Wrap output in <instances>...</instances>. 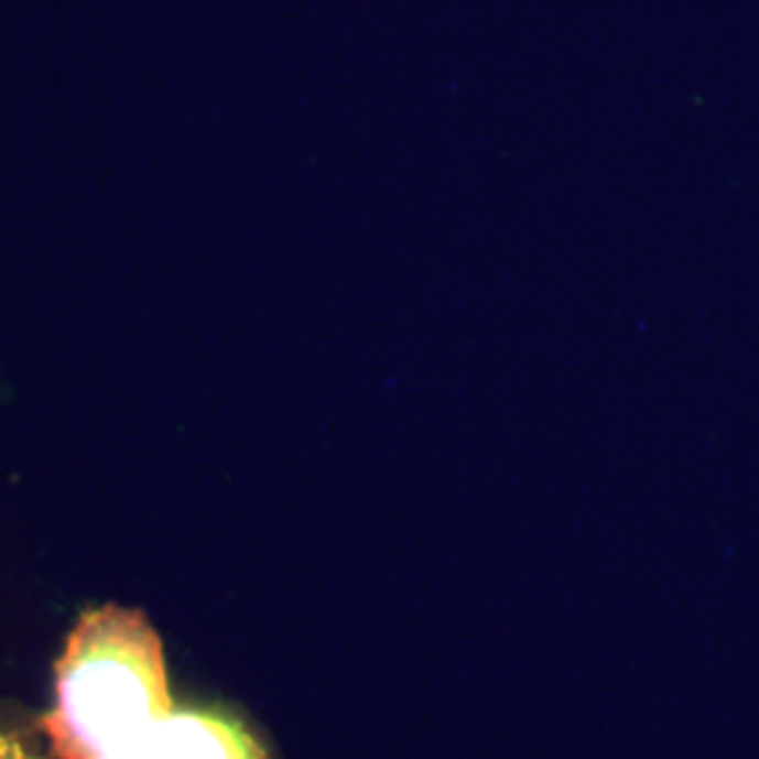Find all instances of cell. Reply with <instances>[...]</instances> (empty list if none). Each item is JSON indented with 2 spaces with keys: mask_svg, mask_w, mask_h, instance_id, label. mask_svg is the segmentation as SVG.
I'll return each instance as SVG.
<instances>
[{
  "mask_svg": "<svg viewBox=\"0 0 759 759\" xmlns=\"http://www.w3.org/2000/svg\"><path fill=\"white\" fill-rule=\"evenodd\" d=\"M172 709L164 647L150 619L105 605L65 641L43 731L59 759H107Z\"/></svg>",
  "mask_w": 759,
  "mask_h": 759,
  "instance_id": "6da1fadb",
  "label": "cell"
},
{
  "mask_svg": "<svg viewBox=\"0 0 759 759\" xmlns=\"http://www.w3.org/2000/svg\"><path fill=\"white\" fill-rule=\"evenodd\" d=\"M107 759H268V753L234 717L172 709Z\"/></svg>",
  "mask_w": 759,
  "mask_h": 759,
  "instance_id": "7a4b0ae2",
  "label": "cell"
},
{
  "mask_svg": "<svg viewBox=\"0 0 759 759\" xmlns=\"http://www.w3.org/2000/svg\"><path fill=\"white\" fill-rule=\"evenodd\" d=\"M0 759H40L32 748L25 746L18 737L0 731Z\"/></svg>",
  "mask_w": 759,
  "mask_h": 759,
  "instance_id": "3957f363",
  "label": "cell"
}]
</instances>
